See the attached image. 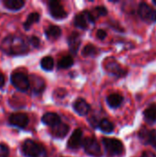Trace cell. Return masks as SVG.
<instances>
[{
	"label": "cell",
	"instance_id": "cell-8",
	"mask_svg": "<svg viewBox=\"0 0 156 157\" xmlns=\"http://www.w3.org/2000/svg\"><path fill=\"white\" fill-rule=\"evenodd\" d=\"M140 141L145 145H151L156 149V131L148 130L146 127H143L138 133Z\"/></svg>",
	"mask_w": 156,
	"mask_h": 157
},
{
	"label": "cell",
	"instance_id": "cell-27",
	"mask_svg": "<svg viewBox=\"0 0 156 157\" xmlns=\"http://www.w3.org/2000/svg\"><path fill=\"white\" fill-rule=\"evenodd\" d=\"M97 48L92 45V44H87L86 46L84 47L83 51H82V54L85 57H91V56H95L97 54Z\"/></svg>",
	"mask_w": 156,
	"mask_h": 157
},
{
	"label": "cell",
	"instance_id": "cell-21",
	"mask_svg": "<svg viewBox=\"0 0 156 157\" xmlns=\"http://www.w3.org/2000/svg\"><path fill=\"white\" fill-rule=\"evenodd\" d=\"M3 5L8 10L17 11L25 6V2L23 0H4Z\"/></svg>",
	"mask_w": 156,
	"mask_h": 157
},
{
	"label": "cell",
	"instance_id": "cell-28",
	"mask_svg": "<svg viewBox=\"0 0 156 157\" xmlns=\"http://www.w3.org/2000/svg\"><path fill=\"white\" fill-rule=\"evenodd\" d=\"M28 42L33 46L34 48H39L40 47V40L38 37L36 36H30L29 39H28Z\"/></svg>",
	"mask_w": 156,
	"mask_h": 157
},
{
	"label": "cell",
	"instance_id": "cell-25",
	"mask_svg": "<svg viewBox=\"0 0 156 157\" xmlns=\"http://www.w3.org/2000/svg\"><path fill=\"white\" fill-rule=\"evenodd\" d=\"M73 64H74L73 57L70 55H65L58 62V68L59 69H67V68H70Z\"/></svg>",
	"mask_w": 156,
	"mask_h": 157
},
{
	"label": "cell",
	"instance_id": "cell-30",
	"mask_svg": "<svg viewBox=\"0 0 156 157\" xmlns=\"http://www.w3.org/2000/svg\"><path fill=\"white\" fill-rule=\"evenodd\" d=\"M106 37H107V32H106L104 29H98V30L97 31V39L103 40L106 39Z\"/></svg>",
	"mask_w": 156,
	"mask_h": 157
},
{
	"label": "cell",
	"instance_id": "cell-29",
	"mask_svg": "<svg viewBox=\"0 0 156 157\" xmlns=\"http://www.w3.org/2000/svg\"><path fill=\"white\" fill-rule=\"evenodd\" d=\"M0 157H9V149L4 144H0Z\"/></svg>",
	"mask_w": 156,
	"mask_h": 157
},
{
	"label": "cell",
	"instance_id": "cell-3",
	"mask_svg": "<svg viewBox=\"0 0 156 157\" xmlns=\"http://www.w3.org/2000/svg\"><path fill=\"white\" fill-rule=\"evenodd\" d=\"M102 144L107 151V153L110 156L122 155L124 153V145L123 144L115 138H103Z\"/></svg>",
	"mask_w": 156,
	"mask_h": 157
},
{
	"label": "cell",
	"instance_id": "cell-15",
	"mask_svg": "<svg viewBox=\"0 0 156 157\" xmlns=\"http://www.w3.org/2000/svg\"><path fill=\"white\" fill-rule=\"evenodd\" d=\"M67 41H68V46H69V49H70L71 52L76 54L78 50H79V48H80V45H81L80 35L77 32H73L68 37Z\"/></svg>",
	"mask_w": 156,
	"mask_h": 157
},
{
	"label": "cell",
	"instance_id": "cell-4",
	"mask_svg": "<svg viewBox=\"0 0 156 157\" xmlns=\"http://www.w3.org/2000/svg\"><path fill=\"white\" fill-rule=\"evenodd\" d=\"M10 81L12 86L21 92H27L30 88V82L29 77L21 72H16L11 75Z\"/></svg>",
	"mask_w": 156,
	"mask_h": 157
},
{
	"label": "cell",
	"instance_id": "cell-14",
	"mask_svg": "<svg viewBox=\"0 0 156 157\" xmlns=\"http://www.w3.org/2000/svg\"><path fill=\"white\" fill-rule=\"evenodd\" d=\"M73 108L74 109V111L80 115V116H86L89 113L90 111V106L89 104L83 98H77L74 104H73Z\"/></svg>",
	"mask_w": 156,
	"mask_h": 157
},
{
	"label": "cell",
	"instance_id": "cell-9",
	"mask_svg": "<svg viewBox=\"0 0 156 157\" xmlns=\"http://www.w3.org/2000/svg\"><path fill=\"white\" fill-rule=\"evenodd\" d=\"M48 6H49L50 14L54 19L60 20V19H63L67 17V12L65 11V9L63 8V6H62V4L59 1L51 0L48 3Z\"/></svg>",
	"mask_w": 156,
	"mask_h": 157
},
{
	"label": "cell",
	"instance_id": "cell-17",
	"mask_svg": "<svg viewBox=\"0 0 156 157\" xmlns=\"http://www.w3.org/2000/svg\"><path fill=\"white\" fill-rule=\"evenodd\" d=\"M69 126L63 122H61L59 124H57L56 126L52 127L51 128V135L54 137V138H58V139H62V138H64L68 132H69Z\"/></svg>",
	"mask_w": 156,
	"mask_h": 157
},
{
	"label": "cell",
	"instance_id": "cell-20",
	"mask_svg": "<svg viewBox=\"0 0 156 157\" xmlns=\"http://www.w3.org/2000/svg\"><path fill=\"white\" fill-rule=\"evenodd\" d=\"M144 120L149 124H154L156 122V105L152 104L143 112Z\"/></svg>",
	"mask_w": 156,
	"mask_h": 157
},
{
	"label": "cell",
	"instance_id": "cell-32",
	"mask_svg": "<svg viewBox=\"0 0 156 157\" xmlns=\"http://www.w3.org/2000/svg\"><path fill=\"white\" fill-rule=\"evenodd\" d=\"M4 85H5V76L2 73H0V88L4 86Z\"/></svg>",
	"mask_w": 156,
	"mask_h": 157
},
{
	"label": "cell",
	"instance_id": "cell-31",
	"mask_svg": "<svg viewBox=\"0 0 156 157\" xmlns=\"http://www.w3.org/2000/svg\"><path fill=\"white\" fill-rule=\"evenodd\" d=\"M141 157H156V155L154 153H152V152L145 151V152L143 153V155H142V156Z\"/></svg>",
	"mask_w": 156,
	"mask_h": 157
},
{
	"label": "cell",
	"instance_id": "cell-22",
	"mask_svg": "<svg viewBox=\"0 0 156 157\" xmlns=\"http://www.w3.org/2000/svg\"><path fill=\"white\" fill-rule=\"evenodd\" d=\"M40 18V15L38 12H32V13H30V14L28 16L26 21H25L24 24H23L24 29H25L26 30H29V29H30V27H31L33 24L39 22Z\"/></svg>",
	"mask_w": 156,
	"mask_h": 157
},
{
	"label": "cell",
	"instance_id": "cell-16",
	"mask_svg": "<svg viewBox=\"0 0 156 157\" xmlns=\"http://www.w3.org/2000/svg\"><path fill=\"white\" fill-rule=\"evenodd\" d=\"M41 121L45 125L50 126L51 128L62 122L60 116L58 114H56V113H53V112H47V113H45L42 116V118H41Z\"/></svg>",
	"mask_w": 156,
	"mask_h": 157
},
{
	"label": "cell",
	"instance_id": "cell-12",
	"mask_svg": "<svg viewBox=\"0 0 156 157\" xmlns=\"http://www.w3.org/2000/svg\"><path fill=\"white\" fill-rule=\"evenodd\" d=\"M83 132L81 129H76L72 133L71 137L68 140L67 147L71 150H76L83 145Z\"/></svg>",
	"mask_w": 156,
	"mask_h": 157
},
{
	"label": "cell",
	"instance_id": "cell-1",
	"mask_svg": "<svg viewBox=\"0 0 156 157\" xmlns=\"http://www.w3.org/2000/svg\"><path fill=\"white\" fill-rule=\"evenodd\" d=\"M0 49L4 53L11 56L25 55L29 51L28 42L17 35H9L3 39Z\"/></svg>",
	"mask_w": 156,
	"mask_h": 157
},
{
	"label": "cell",
	"instance_id": "cell-13",
	"mask_svg": "<svg viewBox=\"0 0 156 157\" xmlns=\"http://www.w3.org/2000/svg\"><path fill=\"white\" fill-rule=\"evenodd\" d=\"M29 82H30V88L33 94L35 95H40L44 89H45V82L44 80L36 75H31L29 76Z\"/></svg>",
	"mask_w": 156,
	"mask_h": 157
},
{
	"label": "cell",
	"instance_id": "cell-6",
	"mask_svg": "<svg viewBox=\"0 0 156 157\" xmlns=\"http://www.w3.org/2000/svg\"><path fill=\"white\" fill-rule=\"evenodd\" d=\"M138 14L143 20L148 23L156 22V10L144 2L141 3V5L139 6Z\"/></svg>",
	"mask_w": 156,
	"mask_h": 157
},
{
	"label": "cell",
	"instance_id": "cell-18",
	"mask_svg": "<svg viewBox=\"0 0 156 157\" xmlns=\"http://www.w3.org/2000/svg\"><path fill=\"white\" fill-rule=\"evenodd\" d=\"M123 102V97L118 93H113L108 96L107 103L112 109H118Z\"/></svg>",
	"mask_w": 156,
	"mask_h": 157
},
{
	"label": "cell",
	"instance_id": "cell-11",
	"mask_svg": "<svg viewBox=\"0 0 156 157\" xmlns=\"http://www.w3.org/2000/svg\"><path fill=\"white\" fill-rule=\"evenodd\" d=\"M105 68L108 73L116 75L117 77H122L127 75V71L122 69L114 58H108L105 62Z\"/></svg>",
	"mask_w": 156,
	"mask_h": 157
},
{
	"label": "cell",
	"instance_id": "cell-33",
	"mask_svg": "<svg viewBox=\"0 0 156 157\" xmlns=\"http://www.w3.org/2000/svg\"><path fill=\"white\" fill-rule=\"evenodd\" d=\"M154 5L156 6V0H154Z\"/></svg>",
	"mask_w": 156,
	"mask_h": 157
},
{
	"label": "cell",
	"instance_id": "cell-26",
	"mask_svg": "<svg viewBox=\"0 0 156 157\" xmlns=\"http://www.w3.org/2000/svg\"><path fill=\"white\" fill-rule=\"evenodd\" d=\"M94 20L96 21L98 17H103V16H106L108 14V10L105 6H96L94 7L91 11H90Z\"/></svg>",
	"mask_w": 156,
	"mask_h": 157
},
{
	"label": "cell",
	"instance_id": "cell-2",
	"mask_svg": "<svg viewBox=\"0 0 156 157\" xmlns=\"http://www.w3.org/2000/svg\"><path fill=\"white\" fill-rule=\"evenodd\" d=\"M21 151L26 157H48L44 146L30 139H28L23 143Z\"/></svg>",
	"mask_w": 156,
	"mask_h": 157
},
{
	"label": "cell",
	"instance_id": "cell-19",
	"mask_svg": "<svg viewBox=\"0 0 156 157\" xmlns=\"http://www.w3.org/2000/svg\"><path fill=\"white\" fill-rule=\"evenodd\" d=\"M45 35L47 39L54 40H57L62 35V29L60 27L56 25H51L45 29Z\"/></svg>",
	"mask_w": 156,
	"mask_h": 157
},
{
	"label": "cell",
	"instance_id": "cell-24",
	"mask_svg": "<svg viewBox=\"0 0 156 157\" xmlns=\"http://www.w3.org/2000/svg\"><path fill=\"white\" fill-rule=\"evenodd\" d=\"M40 66L45 71H51L54 67V61L51 56H45L40 60Z\"/></svg>",
	"mask_w": 156,
	"mask_h": 157
},
{
	"label": "cell",
	"instance_id": "cell-5",
	"mask_svg": "<svg viewBox=\"0 0 156 157\" xmlns=\"http://www.w3.org/2000/svg\"><path fill=\"white\" fill-rule=\"evenodd\" d=\"M83 148L90 156L102 157L101 147L95 137H86L83 141Z\"/></svg>",
	"mask_w": 156,
	"mask_h": 157
},
{
	"label": "cell",
	"instance_id": "cell-23",
	"mask_svg": "<svg viewBox=\"0 0 156 157\" xmlns=\"http://www.w3.org/2000/svg\"><path fill=\"white\" fill-rule=\"evenodd\" d=\"M101 132L104 133H111L114 131V125L111 121H109L108 119H103L99 121L98 127H97Z\"/></svg>",
	"mask_w": 156,
	"mask_h": 157
},
{
	"label": "cell",
	"instance_id": "cell-10",
	"mask_svg": "<svg viewBox=\"0 0 156 157\" xmlns=\"http://www.w3.org/2000/svg\"><path fill=\"white\" fill-rule=\"evenodd\" d=\"M29 117L25 113L17 112V113H13L9 116L8 118V123L13 126L17 127L18 129H25L28 124H29Z\"/></svg>",
	"mask_w": 156,
	"mask_h": 157
},
{
	"label": "cell",
	"instance_id": "cell-7",
	"mask_svg": "<svg viewBox=\"0 0 156 157\" xmlns=\"http://www.w3.org/2000/svg\"><path fill=\"white\" fill-rule=\"evenodd\" d=\"M89 23H95V20L88 10H84L83 12L78 13L74 19V26L81 29H86Z\"/></svg>",
	"mask_w": 156,
	"mask_h": 157
}]
</instances>
